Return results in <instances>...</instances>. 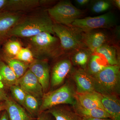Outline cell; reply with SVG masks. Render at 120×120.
I'll return each instance as SVG.
<instances>
[{
  "instance_id": "1",
  "label": "cell",
  "mask_w": 120,
  "mask_h": 120,
  "mask_svg": "<svg viewBox=\"0 0 120 120\" xmlns=\"http://www.w3.org/2000/svg\"><path fill=\"white\" fill-rule=\"evenodd\" d=\"M54 23L47 9H41L30 15L25 14L9 31L8 38H28L44 32L55 34L53 30Z\"/></svg>"
},
{
  "instance_id": "2",
  "label": "cell",
  "mask_w": 120,
  "mask_h": 120,
  "mask_svg": "<svg viewBox=\"0 0 120 120\" xmlns=\"http://www.w3.org/2000/svg\"><path fill=\"white\" fill-rule=\"evenodd\" d=\"M25 39L35 59L47 60L62 54L60 40L55 34L44 32Z\"/></svg>"
},
{
  "instance_id": "3",
  "label": "cell",
  "mask_w": 120,
  "mask_h": 120,
  "mask_svg": "<svg viewBox=\"0 0 120 120\" xmlns=\"http://www.w3.org/2000/svg\"><path fill=\"white\" fill-rule=\"evenodd\" d=\"M95 91L101 95L119 96L120 93V65H107L92 76Z\"/></svg>"
},
{
  "instance_id": "4",
  "label": "cell",
  "mask_w": 120,
  "mask_h": 120,
  "mask_svg": "<svg viewBox=\"0 0 120 120\" xmlns=\"http://www.w3.org/2000/svg\"><path fill=\"white\" fill-rule=\"evenodd\" d=\"M53 30L60 40L62 54H72L80 48L86 47L84 40V32L80 28L54 23Z\"/></svg>"
},
{
  "instance_id": "5",
  "label": "cell",
  "mask_w": 120,
  "mask_h": 120,
  "mask_svg": "<svg viewBox=\"0 0 120 120\" xmlns=\"http://www.w3.org/2000/svg\"><path fill=\"white\" fill-rule=\"evenodd\" d=\"M76 94L73 86L69 83L44 94L39 109L40 114L56 106L69 105L73 106L76 102Z\"/></svg>"
},
{
  "instance_id": "6",
  "label": "cell",
  "mask_w": 120,
  "mask_h": 120,
  "mask_svg": "<svg viewBox=\"0 0 120 120\" xmlns=\"http://www.w3.org/2000/svg\"><path fill=\"white\" fill-rule=\"evenodd\" d=\"M47 11L54 23L65 26H71L84 14L83 11L75 7L69 0L60 1Z\"/></svg>"
},
{
  "instance_id": "7",
  "label": "cell",
  "mask_w": 120,
  "mask_h": 120,
  "mask_svg": "<svg viewBox=\"0 0 120 120\" xmlns=\"http://www.w3.org/2000/svg\"><path fill=\"white\" fill-rule=\"evenodd\" d=\"M116 19L113 12L110 11L98 16L80 18L75 20L71 26L83 31L100 28H110L116 26Z\"/></svg>"
},
{
  "instance_id": "8",
  "label": "cell",
  "mask_w": 120,
  "mask_h": 120,
  "mask_svg": "<svg viewBox=\"0 0 120 120\" xmlns=\"http://www.w3.org/2000/svg\"><path fill=\"white\" fill-rule=\"evenodd\" d=\"M17 85L24 91L26 94L30 95L41 101L43 93L42 87L35 75L30 69L19 79Z\"/></svg>"
},
{
  "instance_id": "9",
  "label": "cell",
  "mask_w": 120,
  "mask_h": 120,
  "mask_svg": "<svg viewBox=\"0 0 120 120\" xmlns=\"http://www.w3.org/2000/svg\"><path fill=\"white\" fill-rule=\"evenodd\" d=\"M28 69L35 75L41 84L44 94L48 92L50 85V76L47 60L35 59L29 64Z\"/></svg>"
},
{
  "instance_id": "10",
  "label": "cell",
  "mask_w": 120,
  "mask_h": 120,
  "mask_svg": "<svg viewBox=\"0 0 120 120\" xmlns=\"http://www.w3.org/2000/svg\"><path fill=\"white\" fill-rule=\"evenodd\" d=\"M24 14L4 10L0 11V42L1 44L9 39V31Z\"/></svg>"
},
{
  "instance_id": "11",
  "label": "cell",
  "mask_w": 120,
  "mask_h": 120,
  "mask_svg": "<svg viewBox=\"0 0 120 120\" xmlns=\"http://www.w3.org/2000/svg\"><path fill=\"white\" fill-rule=\"evenodd\" d=\"M84 32L85 45L92 53L102 46L108 43L109 41V35L102 30L97 29Z\"/></svg>"
},
{
  "instance_id": "12",
  "label": "cell",
  "mask_w": 120,
  "mask_h": 120,
  "mask_svg": "<svg viewBox=\"0 0 120 120\" xmlns=\"http://www.w3.org/2000/svg\"><path fill=\"white\" fill-rule=\"evenodd\" d=\"M72 64L70 60L63 59L54 65L50 76V85L52 88L60 86L70 72Z\"/></svg>"
},
{
  "instance_id": "13",
  "label": "cell",
  "mask_w": 120,
  "mask_h": 120,
  "mask_svg": "<svg viewBox=\"0 0 120 120\" xmlns=\"http://www.w3.org/2000/svg\"><path fill=\"white\" fill-rule=\"evenodd\" d=\"M77 94H84L95 91L94 80L86 70L80 68L74 71L72 75Z\"/></svg>"
},
{
  "instance_id": "14",
  "label": "cell",
  "mask_w": 120,
  "mask_h": 120,
  "mask_svg": "<svg viewBox=\"0 0 120 120\" xmlns=\"http://www.w3.org/2000/svg\"><path fill=\"white\" fill-rule=\"evenodd\" d=\"M5 110L9 120H34L24 107L17 103L8 95L4 101Z\"/></svg>"
},
{
  "instance_id": "15",
  "label": "cell",
  "mask_w": 120,
  "mask_h": 120,
  "mask_svg": "<svg viewBox=\"0 0 120 120\" xmlns=\"http://www.w3.org/2000/svg\"><path fill=\"white\" fill-rule=\"evenodd\" d=\"M40 7L39 0H8L4 10L24 13L33 11Z\"/></svg>"
},
{
  "instance_id": "16",
  "label": "cell",
  "mask_w": 120,
  "mask_h": 120,
  "mask_svg": "<svg viewBox=\"0 0 120 120\" xmlns=\"http://www.w3.org/2000/svg\"><path fill=\"white\" fill-rule=\"evenodd\" d=\"M101 94L95 91L76 94L77 103L84 108L88 109H105L101 102Z\"/></svg>"
},
{
  "instance_id": "17",
  "label": "cell",
  "mask_w": 120,
  "mask_h": 120,
  "mask_svg": "<svg viewBox=\"0 0 120 120\" xmlns=\"http://www.w3.org/2000/svg\"><path fill=\"white\" fill-rule=\"evenodd\" d=\"M101 102L112 120H120V101L118 96L101 95Z\"/></svg>"
},
{
  "instance_id": "18",
  "label": "cell",
  "mask_w": 120,
  "mask_h": 120,
  "mask_svg": "<svg viewBox=\"0 0 120 120\" xmlns=\"http://www.w3.org/2000/svg\"><path fill=\"white\" fill-rule=\"evenodd\" d=\"M45 112L50 114L56 120H83L73 109L67 106H56Z\"/></svg>"
},
{
  "instance_id": "19",
  "label": "cell",
  "mask_w": 120,
  "mask_h": 120,
  "mask_svg": "<svg viewBox=\"0 0 120 120\" xmlns=\"http://www.w3.org/2000/svg\"><path fill=\"white\" fill-rule=\"evenodd\" d=\"M0 59L8 65L18 79L22 76L29 68V64L7 56L1 52H0Z\"/></svg>"
},
{
  "instance_id": "20",
  "label": "cell",
  "mask_w": 120,
  "mask_h": 120,
  "mask_svg": "<svg viewBox=\"0 0 120 120\" xmlns=\"http://www.w3.org/2000/svg\"><path fill=\"white\" fill-rule=\"evenodd\" d=\"M72 106L73 110L82 118H110L109 114L103 109H86L80 105L77 102Z\"/></svg>"
},
{
  "instance_id": "21",
  "label": "cell",
  "mask_w": 120,
  "mask_h": 120,
  "mask_svg": "<svg viewBox=\"0 0 120 120\" xmlns=\"http://www.w3.org/2000/svg\"><path fill=\"white\" fill-rule=\"evenodd\" d=\"M95 52L104 56L109 65H120L118 53L116 49L109 44H105L99 48Z\"/></svg>"
},
{
  "instance_id": "22",
  "label": "cell",
  "mask_w": 120,
  "mask_h": 120,
  "mask_svg": "<svg viewBox=\"0 0 120 120\" xmlns=\"http://www.w3.org/2000/svg\"><path fill=\"white\" fill-rule=\"evenodd\" d=\"M0 80L6 87L17 84L18 79L8 65L0 59Z\"/></svg>"
},
{
  "instance_id": "23",
  "label": "cell",
  "mask_w": 120,
  "mask_h": 120,
  "mask_svg": "<svg viewBox=\"0 0 120 120\" xmlns=\"http://www.w3.org/2000/svg\"><path fill=\"white\" fill-rule=\"evenodd\" d=\"M72 54V61L73 64L79 66L81 68L86 70L92 52L87 47H84L76 50Z\"/></svg>"
},
{
  "instance_id": "24",
  "label": "cell",
  "mask_w": 120,
  "mask_h": 120,
  "mask_svg": "<svg viewBox=\"0 0 120 120\" xmlns=\"http://www.w3.org/2000/svg\"><path fill=\"white\" fill-rule=\"evenodd\" d=\"M41 101L30 95L26 94L23 107L32 117L36 118L40 114Z\"/></svg>"
},
{
  "instance_id": "25",
  "label": "cell",
  "mask_w": 120,
  "mask_h": 120,
  "mask_svg": "<svg viewBox=\"0 0 120 120\" xmlns=\"http://www.w3.org/2000/svg\"><path fill=\"white\" fill-rule=\"evenodd\" d=\"M1 52L5 55L15 58L22 47L21 42L17 39L9 38L3 44Z\"/></svg>"
},
{
  "instance_id": "26",
  "label": "cell",
  "mask_w": 120,
  "mask_h": 120,
  "mask_svg": "<svg viewBox=\"0 0 120 120\" xmlns=\"http://www.w3.org/2000/svg\"><path fill=\"white\" fill-rule=\"evenodd\" d=\"M106 66L101 56L92 54L88 60L86 71L91 75L93 76L98 73Z\"/></svg>"
},
{
  "instance_id": "27",
  "label": "cell",
  "mask_w": 120,
  "mask_h": 120,
  "mask_svg": "<svg viewBox=\"0 0 120 120\" xmlns=\"http://www.w3.org/2000/svg\"><path fill=\"white\" fill-rule=\"evenodd\" d=\"M8 88L11 92V97L23 107L26 94V92L17 84L11 86Z\"/></svg>"
},
{
  "instance_id": "28",
  "label": "cell",
  "mask_w": 120,
  "mask_h": 120,
  "mask_svg": "<svg viewBox=\"0 0 120 120\" xmlns=\"http://www.w3.org/2000/svg\"><path fill=\"white\" fill-rule=\"evenodd\" d=\"M112 2L106 0H97L94 2L91 7V10L95 13H99L105 11L112 7Z\"/></svg>"
},
{
  "instance_id": "29",
  "label": "cell",
  "mask_w": 120,
  "mask_h": 120,
  "mask_svg": "<svg viewBox=\"0 0 120 120\" xmlns=\"http://www.w3.org/2000/svg\"><path fill=\"white\" fill-rule=\"evenodd\" d=\"M20 61L30 64L35 58L32 52L28 47H22L15 58Z\"/></svg>"
},
{
  "instance_id": "30",
  "label": "cell",
  "mask_w": 120,
  "mask_h": 120,
  "mask_svg": "<svg viewBox=\"0 0 120 120\" xmlns=\"http://www.w3.org/2000/svg\"><path fill=\"white\" fill-rule=\"evenodd\" d=\"M7 88L0 80V102H4L8 96L7 92Z\"/></svg>"
},
{
  "instance_id": "31",
  "label": "cell",
  "mask_w": 120,
  "mask_h": 120,
  "mask_svg": "<svg viewBox=\"0 0 120 120\" xmlns=\"http://www.w3.org/2000/svg\"><path fill=\"white\" fill-rule=\"evenodd\" d=\"M52 116L50 114L47 112H43L38 116L36 120H52Z\"/></svg>"
},
{
  "instance_id": "32",
  "label": "cell",
  "mask_w": 120,
  "mask_h": 120,
  "mask_svg": "<svg viewBox=\"0 0 120 120\" xmlns=\"http://www.w3.org/2000/svg\"><path fill=\"white\" fill-rule=\"evenodd\" d=\"M0 120H9L6 110H4L1 112L0 114Z\"/></svg>"
},
{
  "instance_id": "33",
  "label": "cell",
  "mask_w": 120,
  "mask_h": 120,
  "mask_svg": "<svg viewBox=\"0 0 120 120\" xmlns=\"http://www.w3.org/2000/svg\"><path fill=\"white\" fill-rule=\"evenodd\" d=\"M75 2L80 6H84L88 4L90 2V0H76Z\"/></svg>"
},
{
  "instance_id": "34",
  "label": "cell",
  "mask_w": 120,
  "mask_h": 120,
  "mask_svg": "<svg viewBox=\"0 0 120 120\" xmlns=\"http://www.w3.org/2000/svg\"><path fill=\"white\" fill-rule=\"evenodd\" d=\"M8 2V0H0V11L4 10Z\"/></svg>"
},
{
  "instance_id": "35",
  "label": "cell",
  "mask_w": 120,
  "mask_h": 120,
  "mask_svg": "<svg viewBox=\"0 0 120 120\" xmlns=\"http://www.w3.org/2000/svg\"><path fill=\"white\" fill-rule=\"evenodd\" d=\"M83 120H112L111 118H82Z\"/></svg>"
},
{
  "instance_id": "36",
  "label": "cell",
  "mask_w": 120,
  "mask_h": 120,
  "mask_svg": "<svg viewBox=\"0 0 120 120\" xmlns=\"http://www.w3.org/2000/svg\"><path fill=\"white\" fill-rule=\"evenodd\" d=\"M5 106L4 102H0V113L5 110Z\"/></svg>"
},
{
  "instance_id": "37",
  "label": "cell",
  "mask_w": 120,
  "mask_h": 120,
  "mask_svg": "<svg viewBox=\"0 0 120 120\" xmlns=\"http://www.w3.org/2000/svg\"><path fill=\"white\" fill-rule=\"evenodd\" d=\"M114 4L117 8L120 9V0H115L113 1Z\"/></svg>"
},
{
  "instance_id": "38",
  "label": "cell",
  "mask_w": 120,
  "mask_h": 120,
  "mask_svg": "<svg viewBox=\"0 0 120 120\" xmlns=\"http://www.w3.org/2000/svg\"><path fill=\"white\" fill-rule=\"evenodd\" d=\"M1 43H0V45H1Z\"/></svg>"
},
{
  "instance_id": "39",
  "label": "cell",
  "mask_w": 120,
  "mask_h": 120,
  "mask_svg": "<svg viewBox=\"0 0 120 120\" xmlns=\"http://www.w3.org/2000/svg\"><path fill=\"white\" fill-rule=\"evenodd\" d=\"M1 112L0 113V114Z\"/></svg>"
}]
</instances>
